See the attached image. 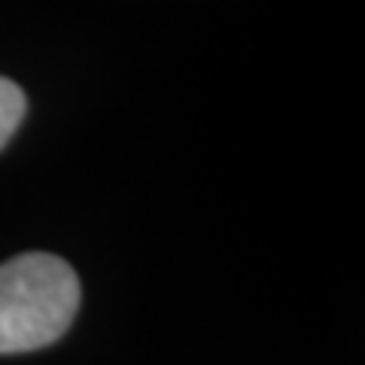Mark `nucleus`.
<instances>
[{"mask_svg": "<svg viewBox=\"0 0 365 365\" xmlns=\"http://www.w3.org/2000/svg\"><path fill=\"white\" fill-rule=\"evenodd\" d=\"M79 277L52 253H21L0 265V356L55 344L79 311Z\"/></svg>", "mask_w": 365, "mask_h": 365, "instance_id": "obj_1", "label": "nucleus"}, {"mask_svg": "<svg viewBox=\"0 0 365 365\" xmlns=\"http://www.w3.org/2000/svg\"><path fill=\"white\" fill-rule=\"evenodd\" d=\"M25 110H28L25 91L13 79L0 76V150L13 140V134L19 131L21 119H25Z\"/></svg>", "mask_w": 365, "mask_h": 365, "instance_id": "obj_2", "label": "nucleus"}]
</instances>
